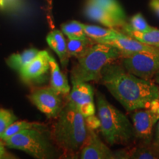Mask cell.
I'll return each instance as SVG.
<instances>
[{
  "instance_id": "9c48e42d",
  "label": "cell",
  "mask_w": 159,
  "mask_h": 159,
  "mask_svg": "<svg viewBox=\"0 0 159 159\" xmlns=\"http://www.w3.org/2000/svg\"><path fill=\"white\" fill-rule=\"evenodd\" d=\"M131 117L136 138L144 143H152L153 128L159 120V114L146 108V110L136 111Z\"/></svg>"
},
{
  "instance_id": "f1b7e54d",
  "label": "cell",
  "mask_w": 159,
  "mask_h": 159,
  "mask_svg": "<svg viewBox=\"0 0 159 159\" xmlns=\"http://www.w3.org/2000/svg\"><path fill=\"white\" fill-rule=\"evenodd\" d=\"M148 108L153 111V112L156 113V114H159V98L155 99L154 100L150 103V107H149Z\"/></svg>"
},
{
  "instance_id": "e0dca14e",
  "label": "cell",
  "mask_w": 159,
  "mask_h": 159,
  "mask_svg": "<svg viewBox=\"0 0 159 159\" xmlns=\"http://www.w3.org/2000/svg\"><path fill=\"white\" fill-rule=\"evenodd\" d=\"M121 28L122 30V33L124 34L134 38L147 45L159 48V30L152 27V29L149 31L139 32L131 29L128 23L125 24Z\"/></svg>"
},
{
  "instance_id": "ba28073f",
  "label": "cell",
  "mask_w": 159,
  "mask_h": 159,
  "mask_svg": "<svg viewBox=\"0 0 159 159\" xmlns=\"http://www.w3.org/2000/svg\"><path fill=\"white\" fill-rule=\"evenodd\" d=\"M69 101L76 107L83 117L95 115L94 90L88 82L72 83Z\"/></svg>"
},
{
  "instance_id": "484cf974",
  "label": "cell",
  "mask_w": 159,
  "mask_h": 159,
  "mask_svg": "<svg viewBox=\"0 0 159 159\" xmlns=\"http://www.w3.org/2000/svg\"><path fill=\"white\" fill-rule=\"evenodd\" d=\"M22 6L23 0H0V9L3 11H18Z\"/></svg>"
},
{
  "instance_id": "44dd1931",
  "label": "cell",
  "mask_w": 159,
  "mask_h": 159,
  "mask_svg": "<svg viewBox=\"0 0 159 159\" xmlns=\"http://www.w3.org/2000/svg\"><path fill=\"white\" fill-rule=\"evenodd\" d=\"M88 1L102 7L123 25L126 24V15L122 7L117 0H88Z\"/></svg>"
},
{
  "instance_id": "277c9868",
  "label": "cell",
  "mask_w": 159,
  "mask_h": 159,
  "mask_svg": "<svg viewBox=\"0 0 159 159\" xmlns=\"http://www.w3.org/2000/svg\"><path fill=\"white\" fill-rule=\"evenodd\" d=\"M121 56V52L106 43H95L84 55L78 57L71 71V83L98 81L102 69Z\"/></svg>"
},
{
  "instance_id": "d4e9b609",
  "label": "cell",
  "mask_w": 159,
  "mask_h": 159,
  "mask_svg": "<svg viewBox=\"0 0 159 159\" xmlns=\"http://www.w3.org/2000/svg\"><path fill=\"white\" fill-rule=\"evenodd\" d=\"M17 118L11 111L0 108V139L5 131Z\"/></svg>"
},
{
  "instance_id": "6da1fadb",
  "label": "cell",
  "mask_w": 159,
  "mask_h": 159,
  "mask_svg": "<svg viewBox=\"0 0 159 159\" xmlns=\"http://www.w3.org/2000/svg\"><path fill=\"white\" fill-rule=\"evenodd\" d=\"M99 80L128 112L148 108L155 99L159 98V89L153 81L136 77L122 65L107 64Z\"/></svg>"
},
{
  "instance_id": "7a4b0ae2",
  "label": "cell",
  "mask_w": 159,
  "mask_h": 159,
  "mask_svg": "<svg viewBox=\"0 0 159 159\" xmlns=\"http://www.w3.org/2000/svg\"><path fill=\"white\" fill-rule=\"evenodd\" d=\"M52 133V140L66 156L80 153L88 136L84 117L70 102L63 106Z\"/></svg>"
},
{
  "instance_id": "83f0119b",
  "label": "cell",
  "mask_w": 159,
  "mask_h": 159,
  "mask_svg": "<svg viewBox=\"0 0 159 159\" xmlns=\"http://www.w3.org/2000/svg\"><path fill=\"white\" fill-rule=\"evenodd\" d=\"M152 144L156 148V149L158 150L159 152V122L157 125L156 128V134H155V137L152 139Z\"/></svg>"
},
{
  "instance_id": "30bf717a",
  "label": "cell",
  "mask_w": 159,
  "mask_h": 159,
  "mask_svg": "<svg viewBox=\"0 0 159 159\" xmlns=\"http://www.w3.org/2000/svg\"><path fill=\"white\" fill-rule=\"evenodd\" d=\"M88 129V128H87ZM83 159H115V153L105 145L94 130L88 129V136L80 152Z\"/></svg>"
},
{
  "instance_id": "8992f818",
  "label": "cell",
  "mask_w": 159,
  "mask_h": 159,
  "mask_svg": "<svg viewBox=\"0 0 159 159\" xmlns=\"http://www.w3.org/2000/svg\"><path fill=\"white\" fill-rule=\"evenodd\" d=\"M119 59L127 71L144 80H152L159 71V52L121 53Z\"/></svg>"
},
{
  "instance_id": "5bb4252c",
  "label": "cell",
  "mask_w": 159,
  "mask_h": 159,
  "mask_svg": "<svg viewBox=\"0 0 159 159\" xmlns=\"http://www.w3.org/2000/svg\"><path fill=\"white\" fill-rule=\"evenodd\" d=\"M116 158H134V159H158L159 152L152 143H144L138 147L121 150L114 152Z\"/></svg>"
},
{
  "instance_id": "52a82bcc",
  "label": "cell",
  "mask_w": 159,
  "mask_h": 159,
  "mask_svg": "<svg viewBox=\"0 0 159 159\" xmlns=\"http://www.w3.org/2000/svg\"><path fill=\"white\" fill-rule=\"evenodd\" d=\"M37 108L48 118H55L58 116L63 108L60 94L52 87L35 90L29 97Z\"/></svg>"
},
{
  "instance_id": "2e32d148",
  "label": "cell",
  "mask_w": 159,
  "mask_h": 159,
  "mask_svg": "<svg viewBox=\"0 0 159 159\" xmlns=\"http://www.w3.org/2000/svg\"><path fill=\"white\" fill-rule=\"evenodd\" d=\"M51 87L60 94L67 95L70 93V86L68 80L60 69L56 60L50 56L49 58Z\"/></svg>"
},
{
  "instance_id": "d6986e66",
  "label": "cell",
  "mask_w": 159,
  "mask_h": 159,
  "mask_svg": "<svg viewBox=\"0 0 159 159\" xmlns=\"http://www.w3.org/2000/svg\"><path fill=\"white\" fill-rule=\"evenodd\" d=\"M39 52L37 49L34 48L26 49L21 53L11 55L6 62L11 68L20 71L37 56Z\"/></svg>"
},
{
  "instance_id": "f546056e",
  "label": "cell",
  "mask_w": 159,
  "mask_h": 159,
  "mask_svg": "<svg viewBox=\"0 0 159 159\" xmlns=\"http://www.w3.org/2000/svg\"><path fill=\"white\" fill-rule=\"evenodd\" d=\"M11 158L5 150V145L2 142H0V159Z\"/></svg>"
},
{
  "instance_id": "4fadbf2b",
  "label": "cell",
  "mask_w": 159,
  "mask_h": 159,
  "mask_svg": "<svg viewBox=\"0 0 159 159\" xmlns=\"http://www.w3.org/2000/svg\"><path fill=\"white\" fill-rule=\"evenodd\" d=\"M84 13L89 19L102 24L108 28L116 29V27L119 28L125 25L102 7L88 0L85 4Z\"/></svg>"
},
{
  "instance_id": "7c38bea8",
  "label": "cell",
  "mask_w": 159,
  "mask_h": 159,
  "mask_svg": "<svg viewBox=\"0 0 159 159\" xmlns=\"http://www.w3.org/2000/svg\"><path fill=\"white\" fill-rule=\"evenodd\" d=\"M103 43L112 46L120 51L121 53H132L139 52H159V48L143 43L134 38L124 34L122 32L117 37L105 41Z\"/></svg>"
},
{
  "instance_id": "4dcf8cb0",
  "label": "cell",
  "mask_w": 159,
  "mask_h": 159,
  "mask_svg": "<svg viewBox=\"0 0 159 159\" xmlns=\"http://www.w3.org/2000/svg\"><path fill=\"white\" fill-rule=\"evenodd\" d=\"M150 6L152 11L159 16V0H150Z\"/></svg>"
},
{
  "instance_id": "1f68e13d",
  "label": "cell",
  "mask_w": 159,
  "mask_h": 159,
  "mask_svg": "<svg viewBox=\"0 0 159 159\" xmlns=\"http://www.w3.org/2000/svg\"><path fill=\"white\" fill-rule=\"evenodd\" d=\"M153 80H154L155 82H156V83H158V84L159 85V71L154 76V77H153Z\"/></svg>"
},
{
  "instance_id": "ffe728a7",
  "label": "cell",
  "mask_w": 159,
  "mask_h": 159,
  "mask_svg": "<svg viewBox=\"0 0 159 159\" xmlns=\"http://www.w3.org/2000/svg\"><path fill=\"white\" fill-rule=\"evenodd\" d=\"M94 43V41L89 37L85 39H68L66 41L67 52L69 57L78 58L84 55Z\"/></svg>"
},
{
  "instance_id": "5b68a950",
  "label": "cell",
  "mask_w": 159,
  "mask_h": 159,
  "mask_svg": "<svg viewBox=\"0 0 159 159\" xmlns=\"http://www.w3.org/2000/svg\"><path fill=\"white\" fill-rule=\"evenodd\" d=\"M38 124L32 128L25 129L5 142L7 147L18 149L39 159L53 158L54 147L48 134Z\"/></svg>"
},
{
  "instance_id": "ac0fdd59",
  "label": "cell",
  "mask_w": 159,
  "mask_h": 159,
  "mask_svg": "<svg viewBox=\"0 0 159 159\" xmlns=\"http://www.w3.org/2000/svg\"><path fill=\"white\" fill-rule=\"evenodd\" d=\"M83 27L87 36L93 40L95 43H103L121 34V32L114 28H103L97 26L88 25H84Z\"/></svg>"
},
{
  "instance_id": "603a6c76",
  "label": "cell",
  "mask_w": 159,
  "mask_h": 159,
  "mask_svg": "<svg viewBox=\"0 0 159 159\" xmlns=\"http://www.w3.org/2000/svg\"><path fill=\"white\" fill-rule=\"evenodd\" d=\"M38 124L36 123H31L26 122V121H19V122H13L10 125L8 128H7V130L5 131L2 136L1 137L2 140L3 142H5L6 140L11 138L12 136H13L14 135L19 134V132H21V130H25V129H29L32 128L33 127L36 126Z\"/></svg>"
},
{
  "instance_id": "8fae6325",
  "label": "cell",
  "mask_w": 159,
  "mask_h": 159,
  "mask_svg": "<svg viewBox=\"0 0 159 159\" xmlns=\"http://www.w3.org/2000/svg\"><path fill=\"white\" fill-rule=\"evenodd\" d=\"M50 55L47 51H40L30 63L19 71L21 79L27 82L41 79L49 70Z\"/></svg>"
},
{
  "instance_id": "3957f363",
  "label": "cell",
  "mask_w": 159,
  "mask_h": 159,
  "mask_svg": "<svg viewBox=\"0 0 159 159\" xmlns=\"http://www.w3.org/2000/svg\"><path fill=\"white\" fill-rule=\"evenodd\" d=\"M100 130L110 145H128L136 138L130 120L122 111L111 105L99 91L96 94Z\"/></svg>"
},
{
  "instance_id": "cb8c5ba5",
  "label": "cell",
  "mask_w": 159,
  "mask_h": 159,
  "mask_svg": "<svg viewBox=\"0 0 159 159\" xmlns=\"http://www.w3.org/2000/svg\"><path fill=\"white\" fill-rule=\"evenodd\" d=\"M128 25L132 30L139 32H147L152 29V27L148 25L144 16L140 13H136L131 17Z\"/></svg>"
},
{
  "instance_id": "4316f807",
  "label": "cell",
  "mask_w": 159,
  "mask_h": 159,
  "mask_svg": "<svg viewBox=\"0 0 159 159\" xmlns=\"http://www.w3.org/2000/svg\"><path fill=\"white\" fill-rule=\"evenodd\" d=\"M84 119L86 128L88 129L95 130L100 128L101 122L99 117L94 116V115H91V116L85 117Z\"/></svg>"
},
{
  "instance_id": "7402d4cb",
  "label": "cell",
  "mask_w": 159,
  "mask_h": 159,
  "mask_svg": "<svg viewBox=\"0 0 159 159\" xmlns=\"http://www.w3.org/2000/svg\"><path fill=\"white\" fill-rule=\"evenodd\" d=\"M84 25L77 21H71L61 25L63 34L68 39H85L88 38L84 31Z\"/></svg>"
},
{
  "instance_id": "9a60e30c",
  "label": "cell",
  "mask_w": 159,
  "mask_h": 159,
  "mask_svg": "<svg viewBox=\"0 0 159 159\" xmlns=\"http://www.w3.org/2000/svg\"><path fill=\"white\" fill-rule=\"evenodd\" d=\"M47 41L51 49L59 57L60 61L63 67H66L69 62V55L67 52V44L63 32L55 30L49 33Z\"/></svg>"
}]
</instances>
